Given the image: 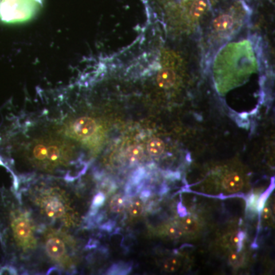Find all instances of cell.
I'll list each match as a JSON object with an SVG mask.
<instances>
[{"mask_svg": "<svg viewBox=\"0 0 275 275\" xmlns=\"http://www.w3.org/2000/svg\"><path fill=\"white\" fill-rule=\"evenodd\" d=\"M176 81V73L171 69H163L157 76L158 85L162 88H170L174 85Z\"/></svg>", "mask_w": 275, "mask_h": 275, "instance_id": "cell-8", "label": "cell"}, {"mask_svg": "<svg viewBox=\"0 0 275 275\" xmlns=\"http://www.w3.org/2000/svg\"><path fill=\"white\" fill-rule=\"evenodd\" d=\"M144 156L142 147L139 146H132L128 147L126 151V157L130 162H139Z\"/></svg>", "mask_w": 275, "mask_h": 275, "instance_id": "cell-12", "label": "cell"}, {"mask_svg": "<svg viewBox=\"0 0 275 275\" xmlns=\"http://www.w3.org/2000/svg\"><path fill=\"white\" fill-rule=\"evenodd\" d=\"M126 205L124 197L121 195H116L112 198L110 202V208L113 213H120L123 211Z\"/></svg>", "mask_w": 275, "mask_h": 275, "instance_id": "cell-14", "label": "cell"}, {"mask_svg": "<svg viewBox=\"0 0 275 275\" xmlns=\"http://www.w3.org/2000/svg\"><path fill=\"white\" fill-rule=\"evenodd\" d=\"M210 0H195L189 8V14L193 18H199L207 11Z\"/></svg>", "mask_w": 275, "mask_h": 275, "instance_id": "cell-9", "label": "cell"}, {"mask_svg": "<svg viewBox=\"0 0 275 275\" xmlns=\"http://www.w3.org/2000/svg\"><path fill=\"white\" fill-rule=\"evenodd\" d=\"M165 143L159 139H152L147 142V150L152 156H159L165 150Z\"/></svg>", "mask_w": 275, "mask_h": 275, "instance_id": "cell-11", "label": "cell"}, {"mask_svg": "<svg viewBox=\"0 0 275 275\" xmlns=\"http://www.w3.org/2000/svg\"><path fill=\"white\" fill-rule=\"evenodd\" d=\"M233 24H234V18L233 16L227 13L220 15L213 21V26L220 32L229 30L233 27Z\"/></svg>", "mask_w": 275, "mask_h": 275, "instance_id": "cell-10", "label": "cell"}, {"mask_svg": "<svg viewBox=\"0 0 275 275\" xmlns=\"http://www.w3.org/2000/svg\"><path fill=\"white\" fill-rule=\"evenodd\" d=\"M229 259H230L231 263H232L233 265H236V266L241 265V263L243 261L242 256H241V255L238 254V253H236V252H233V253L230 255Z\"/></svg>", "mask_w": 275, "mask_h": 275, "instance_id": "cell-18", "label": "cell"}, {"mask_svg": "<svg viewBox=\"0 0 275 275\" xmlns=\"http://www.w3.org/2000/svg\"><path fill=\"white\" fill-rule=\"evenodd\" d=\"M263 217L265 220H268L271 217V211L268 208H265V210L263 212Z\"/></svg>", "mask_w": 275, "mask_h": 275, "instance_id": "cell-19", "label": "cell"}, {"mask_svg": "<svg viewBox=\"0 0 275 275\" xmlns=\"http://www.w3.org/2000/svg\"><path fill=\"white\" fill-rule=\"evenodd\" d=\"M98 126L92 118L80 117L73 121L68 126L69 136L76 140L89 144L97 132Z\"/></svg>", "mask_w": 275, "mask_h": 275, "instance_id": "cell-5", "label": "cell"}, {"mask_svg": "<svg viewBox=\"0 0 275 275\" xmlns=\"http://www.w3.org/2000/svg\"><path fill=\"white\" fill-rule=\"evenodd\" d=\"M40 207L48 218L61 219L68 211L65 200L57 193H47L40 198Z\"/></svg>", "mask_w": 275, "mask_h": 275, "instance_id": "cell-6", "label": "cell"}, {"mask_svg": "<svg viewBox=\"0 0 275 275\" xmlns=\"http://www.w3.org/2000/svg\"><path fill=\"white\" fill-rule=\"evenodd\" d=\"M198 228V224L197 221L192 217H187L181 222V229L183 233H194Z\"/></svg>", "mask_w": 275, "mask_h": 275, "instance_id": "cell-13", "label": "cell"}, {"mask_svg": "<svg viewBox=\"0 0 275 275\" xmlns=\"http://www.w3.org/2000/svg\"><path fill=\"white\" fill-rule=\"evenodd\" d=\"M183 231L181 229V227L178 226H170L167 229V234L169 236L172 237V238H179L182 235H183Z\"/></svg>", "mask_w": 275, "mask_h": 275, "instance_id": "cell-17", "label": "cell"}, {"mask_svg": "<svg viewBox=\"0 0 275 275\" xmlns=\"http://www.w3.org/2000/svg\"><path fill=\"white\" fill-rule=\"evenodd\" d=\"M180 266H181V261L175 257L169 258L165 261V265H164L165 270L170 272H175V271L178 270Z\"/></svg>", "mask_w": 275, "mask_h": 275, "instance_id": "cell-16", "label": "cell"}, {"mask_svg": "<svg viewBox=\"0 0 275 275\" xmlns=\"http://www.w3.org/2000/svg\"><path fill=\"white\" fill-rule=\"evenodd\" d=\"M243 186V180L241 176L236 173L229 174L223 181V187L228 192L235 193L241 190Z\"/></svg>", "mask_w": 275, "mask_h": 275, "instance_id": "cell-7", "label": "cell"}, {"mask_svg": "<svg viewBox=\"0 0 275 275\" xmlns=\"http://www.w3.org/2000/svg\"><path fill=\"white\" fill-rule=\"evenodd\" d=\"M69 238L62 233H49L45 237V251L51 260L64 268H70L72 260L68 245Z\"/></svg>", "mask_w": 275, "mask_h": 275, "instance_id": "cell-4", "label": "cell"}, {"mask_svg": "<svg viewBox=\"0 0 275 275\" xmlns=\"http://www.w3.org/2000/svg\"><path fill=\"white\" fill-rule=\"evenodd\" d=\"M142 210H143V203L140 200H134L130 203L128 212L131 217H139L142 214Z\"/></svg>", "mask_w": 275, "mask_h": 275, "instance_id": "cell-15", "label": "cell"}, {"mask_svg": "<svg viewBox=\"0 0 275 275\" xmlns=\"http://www.w3.org/2000/svg\"><path fill=\"white\" fill-rule=\"evenodd\" d=\"M9 226L16 246L23 252L34 250L37 245L34 225L29 213L20 208L9 213Z\"/></svg>", "mask_w": 275, "mask_h": 275, "instance_id": "cell-1", "label": "cell"}, {"mask_svg": "<svg viewBox=\"0 0 275 275\" xmlns=\"http://www.w3.org/2000/svg\"><path fill=\"white\" fill-rule=\"evenodd\" d=\"M43 5V0H0V19L5 23L30 20Z\"/></svg>", "mask_w": 275, "mask_h": 275, "instance_id": "cell-3", "label": "cell"}, {"mask_svg": "<svg viewBox=\"0 0 275 275\" xmlns=\"http://www.w3.org/2000/svg\"><path fill=\"white\" fill-rule=\"evenodd\" d=\"M71 150L64 143L44 141L33 146L31 158L38 166L51 170L67 165L73 156Z\"/></svg>", "mask_w": 275, "mask_h": 275, "instance_id": "cell-2", "label": "cell"}]
</instances>
